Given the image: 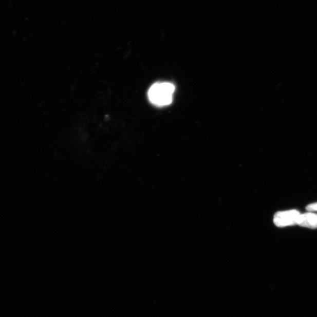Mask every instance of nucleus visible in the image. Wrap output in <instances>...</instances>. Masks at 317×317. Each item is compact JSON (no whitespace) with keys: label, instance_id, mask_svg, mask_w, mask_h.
<instances>
[{"label":"nucleus","instance_id":"obj_1","mask_svg":"<svg viewBox=\"0 0 317 317\" xmlns=\"http://www.w3.org/2000/svg\"><path fill=\"white\" fill-rule=\"evenodd\" d=\"M175 90L174 85L170 82H158L151 86L148 98L156 106H166L171 104Z\"/></svg>","mask_w":317,"mask_h":317},{"label":"nucleus","instance_id":"obj_4","mask_svg":"<svg viewBox=\"0 0 317 317\" xmlns=\"http://www.w3.org/2000/svg\"><path fill=\"white\" fill-rule=\"evenodd\" d=\"M307 211L308 212H317V202L308 204L306 207Z\"/></svg>","mask_w":317,"mask_h":317},{"label":"nucleus","instance_id":"obj_2","mask_svg":"<svg viewBox=\"0 0 317 317\" xmlns=\"http://www.w3.org/2000/svg\"><path fill=\"white\" fill-rule=\"evenodd\" d=\"M300 214L297 210L277 212L274 216V223L278 228L297 225Z\"/></svg>","mask_w":317,"mask_h":317},{"label":"nucleus","instance_id":"obj_3","mask_svg":"<svg viewBox=\"0 0 317 317\" xmlns=\"http://www.w3.org/2000/svg\"><path fill=\"white\" fill-rule=\"evenodd\" d=\"M297 225L302 227L312 229H317V215L311 213L300 214L297 221Z\"/></svg>","mask_w":317,"mask_h":317}]
</instances>
